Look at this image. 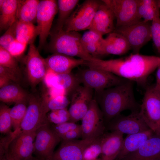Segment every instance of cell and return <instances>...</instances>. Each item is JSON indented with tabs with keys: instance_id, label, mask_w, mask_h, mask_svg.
I'll return each mask as SVG.
<instances>
[{
	"instance_id": "obj_24",
	"label": "cell",
	"mask_w": 160,
	"mask_h": 160,
	"mask_svg": "<svg viewBox=\"0 0 160 160\" xmlns=\"http://www.w3.org/2000/svg\"><path fill=\"white\" fill-rule=\"evenodd\" d=\"M18 2L17 0H4L0 7L1 31L7 30L17 20Z\"/></svg>"
},
{
	"instance_id": "obj_52",
	"label": "cell",
	"mask_w": 160,
	"mask_h": 160,
	"mask_svg": "<svg viewBox=\"0 0 160 160\" xmlns=\"http://www.w3.org/2000/svg\"><path fill=\"white\" fill-rule=\"evenodd\" d=\"M94 160H101V159H95Z\"/></svg>"
},
{
	"instance_id": "obj_51",
	"label": "cell",
	"mask_w": 160,
	"mask_h": 160,
	"mask_svg": "<svg viewBox=\"0 0 160 160\" xmlns=\"http://www.w3.org/2000/svg\"><path fill=\"white\" fill-rule=\"evenodd\" d=\"M158 5L160 9V0H157Z\"/></svg>"
},
{
	"instance_id": "obj_30",
	"label": "cell",
	"mask_w": 160,
	"mask_h": 160,
	"mask_svg": "<svg viewBox=\"0 0 160 160\" xmlns=\"http://www.w3.org/2000/svg\"><path fill=\"white\" fill-rule=\"evenodd\" d=\"M41 100L42 105L46 114L52 111L66 108L70 103L66 95L55 97H44Z\"/></svg>"
},
{
	"instance_id": "obj_9",
	"label": "cell",
	"mask_w": 160,
	"mask_h": 160,
	"mask_svg": "<svg viewBox=\"0 0 160 160\" xmlns=\"http://www.w3.org/2000/svg\"><path fill=\"white\" fill-rule=\"evenodd\" d=\"M103 119L102 112L96 100L92 99L81 120L82 139L97 138L103 135L105 128Z\"/></svg>"
},
{
	"instance_id": "obj_46",
	"label": "cell",
	"mask_w": 160,
	"mask_h": 160,
	"mask_svg": "<svg viewBox=\"0 0 160 160\" xmlns=\"http://www.w3.org/2000/svg\"><path fill=\"white\" fill-rule=\"evenodd\" d=\"M49 97H55L58 96L66 95L67 94L64 90L56 87H53L49 89Z\"/></svg>"
},
{
	"instance_id": "obj_53",
	"label": "cell",
	"mask_w": 160,
	"mask_h": 160,
	"mask_svg": "<svg viewBox=\"0 0 160 160\" xmlns=\"http://www.w3.org/2000/svg\"><path fill=\"white\" fill-rule=\"evenodd\" d=\"M160 160V159H156V160Z\"/></svg>"
},
{
	"instance_id": "obj_19",
	"label": "cell",
	"mask_w": 160,
	"mask_h": 160,
	"mask_svg": "<svg viewBox=\"0 0 160 160\" xmlns=\"http://www.w3.org/2000/svg\"><path fill=\"white\" fill-rule=\"evenodd\" d=\"M115 19L111 9L102 1L88 30L93 31L103 36L109 34L115 29L114 23Z\"/></svg>"
},
{
	"instance_id": "obj_31",
	"label": "cell",
	"mask_w": 160,
	"mask_h": 160,
	"mask_svg": "<svg viewBox=\"0 0 160 160\" xmlns=\"http://www.w3.org/2000/svg\"><path fill=\"white\" fill-rule=\"evenodd\" d=\"M26 104V103L24 102L16 103L10 109L9 112L12 121V127L14 130H21L20 124L27 109V107Z\"/></svg>"
},
{
	"instance_id": "obj_13",
	"label": "cell",
	"mask_w": 160,
	"mask_h": 160,
	"mask_svg": "<svg viewBox=\"0 0 160 160\" xmlns=\"http://www.w3.org/2000/svg\"><path fill=\"white\" fill-rule=\"evenodd\" d=\"M33 44L30 45L24 62L28 80L33 87L43 81L48 69L45 59Z\"/></svg>"
},
{
	"instance_id": "obj_7",
	"label": "cell",
	"mask_w": 160,
	"mask_h": 160,
	"mask_svg": "<svg viewBox=\"0 0 160 160\" xmlns=\"http://www.w3.org/2000/svg\"><path fill=\"white\" fill-rule=\"evenodd\" d=\"M114 31L122 35L129 43L134 53L152 39L151 22L143 20L135 23L116 28Z\"/></svg>"
},
{
	"instance_id": "obj_38",
	"label": "cell",
	"mask_w": 160,
	"mask_h": 160,
	"mask_svg": "<svg viewBox=\"0 0 160 160\" xmlns=\"http://www.w3.org/2000/svg\"><path fill=\"white\" fill-rule=\"evenodd\" d=\"M80 125L76 123L68 121L56 124L52 128L54 132L60 137L69 131L79 127Z\"/></svg>"
},
{
	"instance_id": "obj_3",
	"label": "cell",
	"mask_w": 160,
	"mask_h": 160,
	"mask_svg": "<svg viewBox=\"0 0 160 160\" xmlns=\"http://www.w3.org/2000/svg\"><path fill=\"white\" fill-rule=\"evenodd\" d=\"M50 35L49 42L46 46L49 52L77 57L86 61L93 57L85 50L81 41V36L78 32L54 30Z\"/></svg>"
},
{
	"instance_id": "obj_1",
	"label": "cell",
	"mask_w": 160,
	"mask_h": 160,
	"mask_svg": "<svg viewBox=\"0 0 160 160\" xmlns=\"http://www.w3.org/2000/svg\"><path fill=\"white\" fill-rule=\"evenodd\" d=\"M85 65L108 71L146 88L148 76L160 65V57L133 53L108 60L93 57Z\"/></svg>"
},
{
	"instance_id": "obj_35",
	"label": "cell",
	"mask_w": 160,
	"mask_h": 160,
	"mask_svg": "<svg viewBox=\"0 0 160 160\" xmlns=\"http://www.w3.org/2000/svg\"><path fill=\"white\" fill-rule=\"evenodd\" d=\"M47 117L49 121L55 125L70 121V119L69 112L66 108L51 111Z\"/></svg>"
},
{
	"instance_id": "obj_23",
	"label": "cell",
	"mask_w": 160,
	"mask_h": 160,
	"mask_svg": "<svg viewBox=\"0 0 160 160\" xmlns=\"http://www.w3.org/2000/svg\"><path fill=\"white\" fill-rule=\"evenodd\" d=\"M154 134L150 129L139 133L128 135L124 139L121 149L116 159L120 160L137 150Z\"/></svg>"
},
{
	"instance_id": "obj_18",
	"label": "cell",
	"mask_w": 160,
	"mask_h": 160,
	"mask_svg": "<svg viewBox=\"0 0 160 160\" xmlns=\"http://www.w3.org/2000/svg\"><path fill=\"white\" fill-rule=\"evenodd\" d=\"M130 49V47L124 37L113 31L102 40L98 52V58L99 56L109 55H123Z\"/></svg>"
},
{
	"instance_id": "obj_45",
	"label": "cell",
	"mask_w": 160,
	"mask_h": 160,
	"mask_svg": "<svg viewBox=\"0 0 160 160\" xmlns=\"http://www.w3.org/2000/svg\"><path fill=\"white\" fill-rule=\"evenodd\" d=\"M57 74L53 71L48 69L43 81L44 84L48 89L53 87Z\"/></svg>"
},
{
	"instance_id": "obj_50",
	"label": "cell",
	"mask_w": 160,
	"mask_h": 160,
	"mask_svg": "<svg viewBox=\"0 0 160 160\" xmlns=\"http://www.w3.org/2000/svg\"><path fill=\"white\" fill-rule=\"evenodd\" d=\"M27 160H44L40 158H39L36 157H33L32 156L31 158Z\"/></svg>"
},
{
	"instance_id": "obj_37",
	"label": "cell",
	"mask_w": 160,
	"mask_h": 160,
	"mask_svg": "<svg viewBox=\"0 0 160 160\" xmlns=\"http://www.w3.org/2000/svg\"><path fill=\"white\" fill-rule=\"evenodd\" d=\"M160 16L156 17L151 21L152 39L160 55Z\"/></svg>"
},
{
	"instance_id": "obj_32",
	"label": "cell",
	"mask_w": 160,
	"mask_h": 160,
	"mask_svg": "<svg viewBox=\"0 0 160 160\" xmlns=\"http://www.w3.org/2000/svg\"><path fill=\"white\" fill-rule=\"evenodd\" d=\"M103 135L95 139L85 148L83 152V160H94L101 155Z\"/></svg>"
},
{
	"instance_id": "obj_11",
	"label": "cell",
	"mask_w": 160,
	"mask_h": 160,
	"mask_svg": "<svg viewBox=\"0 0 160 160\" xmlns=\"http://www.w3.org/2000/svg\"><path fill=\"white\" fill-rule=\"evenodd\" d=\"M61 139L49 124L42 126L36 131L34 153L36 157L44 160H52L56 146Z\"/></svg>"
},
{
	"instance_id": "obj_27",
	"label": "cell",
	"mask_w": 160,
	"mask_h": 160,
	"mask_svg": "<svg viewBox=\"0 0 160 160\" xmlns=\"http://www.w3.org/2000/svg\"><path fill=\"white\" fill-rule=\"evenodd\" d=\"M39 32L36 25L31 23L18 21L16 29V39L26 44H33Z\"/></svg>"
},
{
	"instance_id": "obj_48",
	"label": "cell",
	"mask_w": 160,
	"mask_h": 160,
	"mask_svg": "<svg viewBox=\"0 0 160 160\" xmlns=\"http://www.w3.org/2000/svg\"><path fill=\"white\" fill-rule=\"evenodd\" d=\"M0 160H18L11 154L8 150L3 156L0 157Z\"/></svg>"
},
{
	"instance_id": "obj_42",
	"label": "cell",
	"mask_w": 160,
	"mask_h": 160,
	"mask_svg": "<svg viewBox=\"0 0 160 160\" xmlns=\"http://www.w3.org/2000/svg\"><path fill=\"white\" fill-rule=\"evenodd\" d=\"M20 73L12 69L0 66V76L17 83L20 82Z\"/></svg>"
},
{
	"instance_id": "obj_12",
	"label": "cell",
	"mask_w": 160,
	"mask_h": 160,
	"mask_svg": "<svg viewBox=\"0 0 160 160\" xmlns=\"http://www.w3.org/2000/svg\"><path fill=\"white\" fill-rule=\"evenodd\" d=\"M28 105L20 129L24 132H34L40 127L49 124V121L44 111L41 99L33 95H29Z\"/></svg>"
},
{
	"instance_id": "obj_34",
	"label": "cell",
	"mask_w": 160,
	"mask_h": 160,
	"mask_svg": "<svg viewBox=\"0 0 160 160\" xmlns=\"http://www.w3.org/2000/svg\"><path fill=\"white\" fill-rule=\"evenodd\" d=\"M10 109L5 104L0 106V132L1 133L9 134L12 127V122L10 114Z\"/></svg>"
},
{
	"instance_id": "obj_44",
	"label": "cell",
	"mask_w": 160,
	"mask_h": 160,
	"mask_svg": "<svg viewBox=\"0 0 160 160\" xmlns=\"http://www.w3.org/2000/svg\"><path fill=\"white\" fill-rule=\"evenodd\" d=\"M152 1L153 0H140L137 10V16L139 20H142L146 11Z\"/></svg>"
},
{
	"instance_id": "obj_17",
	"label": "cell",
	"mask_w": 160,
	"mask_h": 160,
	"mask_svg": "<svg viewBox=\"0 0 160 160\" xmlns=\"http://www.w3.org/2000/svg\"><path fill=\"white\" fill-rule=\"evenodd\" d=\"M96 138L63 140L59 148L54 152L52 160H83L85 149Z\"/></svg>"
},
{
	"instance_id": "obj_20",
	"label": "cell",
	"mask_w": 160,
	"mask_h": 160,
	"mask_svg": "<svg viewBox=\"0 0 160 160\" xmlns=\"http://www.w3.org/2000/svg\"><path fill=\"white\" fill-rule=\"evenodd\" d=\"M160 159V135L154 133L136 151L120 160H154Z\"/></svg>"
},
{
	"instance_id": "obj_29",
	"label": "cell",
	"mask_w": 160,
	"mask_h": 160,
	"mask_svg": "<svg viewBox=\"0 0 160 160\" xmlns=\"http://www.w3.org/2000/svg\"><path fill=\"white\" fill-rule=\"evenodd\" d=\"M80 84L75 74L71 73L59 74H57L53 87L63 89L68 94L72 93Z\"/></svg>"
},
{
	"instance_id": "obj_8",
	"label": "cell",
	"mask_w": 160,
	"mask_h": 160,
	"mask_svg": "<svg viewBox=\"0 0 160 160\" xmlns=\"http://www.w3.org/2000/svg\"><path fill=\"white\" fill-rule=\"evenodd\" d=\"M58 12L57 1H40L37 14V27L39 37L38 49L45 45L47 39L51 33V28L54 17Z\"/></svg>"
},
{
	"instance_id": "obj_5",
	"label": "cell",
	"mask_w": 160,
	"mask_h": 160,
	"mask_svg": "<svg viewBox=\"0 0 160 160\" xmlns=\"http://www.w3.org/2000/svg\"><path fill=\"white\" fill-rule=\"evenodd\" d=\"M145 88L139 112L149 128L154 133L160 135V96L153 85Z\"/></svg>"
},
{
	"instance_id": "obj_16",
	"label": "cell",
	"mask_w": 160,
	"mask_h": 160,
	"mask_svg": "<svg viewBox=\"0 0 160 160\" xmlns=\"http://www.w3.org/2000/svg\"><path fill=\"white\" fill-rule=\"evenodd\" d=\"M36 131H21L10 143L8 151L18 160H27L31 158L34 152V140Z\"/></svg>"
},
{
	"instance_id": "obj_49",
	"label": "cell",
	"mask_w": 160,
	"mask_h": 160,
	"mask_svg": "<svg viewBox=\"0 0 160 160\" xmlns=\"http://www.w3.org/2000/svg\"><path fill=\"white\" fill-rule=\"evenodd\" d=\"M11 81L9 80L6 77L0 76V88L9 84Z\"/></svg>"
},
{
	"instance_id": "obj_26",
	"label": "cell",
	"mask_w": 160,
	"mask_h": 160,
	"mask_svg": "<svg viewBox=\"0 0 160 160\" xmlns=\"http://www.w3.org/2000/svg\"><path fill=\"white\" fill-rule=\"evenodd\" d=\"M40 1L19 0L17 17V20L33 23L36 21L37 10Z\"/></svg>"
},
{
	"instance_id": "obj_39",
	"label": "cell",
	"mask_w": 160,
	"mask_h": 160,
	"mask_svg": "<svg viewBox=\"0 0 160 160\" xmlns=\"http://www.w3.org/2000/svg\"><path fill=\"white\" fill-rule=\"evenodd\" d=\"M160 15V8L157 0H153L151 3L148 7L142 19L145 22H151L156 17Z\"/></svg>"
},
{
	"instance_id": "obj_28",
	"label": "cell",
	"mask_w": 160,
	"mask_h": 160,
	"mask_svg": "<svg viewBox=\"0 0 160 160\" xmlns=\"http://www.w3.org/2000/svg\"><path fill=\"white\" fill-rule=\"evenodd\" d=\"M79 2V0L57 1L58 17L54 30L60 31L63 30L66 21L73 12Z\"/></svg>"
},
{
	"instance_id": "obj_21",
	"label": "cell",
	"mask_w": 160,
	"mask_h": 160,
	"mask_svg": "<svg viewBox=\"0 0 160 160\" xmlns=\"http://www.w3.org/2000/svg\"><path fill=\"white\" fill-rule=\"evenodd\" d=\"M45 60L48 69L57 74L71 73L74 68L85 65L86 62L81 59L57 53L53 54Z\"/></svg>"
},
{
	"instance_id": "obj_2",
	"label": "cell",
	"mask_w": 160,
	"mask_h": 160,
	"mask_svg": "<svg viewBox=\"0 0 160 160\" xmlns=\"http://www.w3.org/2000/svg\"><path fill=\"white\" fill-rule=\"evenodd\" d=\"M133 83L126 80L118 85L95 92V99L107 121L112 120L125 110H140V105L134 96Z\"/></svg>"
},
{
	"instance_id": "obj_33",
	"label": "cell",
	"mask_w": 160,
	"mask_h": 160,
	"mask_svg": "<svg viewBox=\"0 0 160 160\" xmlns=\"http://www.w3.org/2000/svg\"><path fill=\"white\" fill-rule=\"evenodd\" d=\"M0 66L12 69L20 73L17 60L7 50L0 46Z\"/></svg>"
},
{
	"instance_id": "obj_40",
	"label": "cell",
	"mask_w": 160,
	"mask_h": 160,
	"mask_svg": "<svg viewBox=\"0 0 160 160\" xmlns=\"http://www.w3.org/2000/svg\"><path fill=\"white\" fill-rule=\"evenodd\" d=\"M103 36L92 30H89L81 36L83 44L100 43L103 39Z\"/></svg>"
},
{
	"instance_id": "obj_14",
	"label": "cell",
	"mask_w": 160,
	"mask_h": 160,
	"mask_svg": "<svg viewBox=\"0 0 160 160\" xmlns=\"http://www.w3.org/2000/svg\"><path fill=\"white\" fill-rule=\"evenodd\" d=\"M111 120L108 128L112 132L129 135L150 129L141 116L139 110L132 111L127 116L119 115Z\"/></svg>"
},
{
	"instance_id": "obj_47",
	"label": "cell",
	"mask_w": 160,
	"mask_h": 160,
	"mask_svg": "<svg viewBox=\"0 0 160 160\" xmlns=\"http://www.w3.org/2000/svg\"><path fill=\"white\" fill-rule=\"evenodd\" d=\"M153 86L155 91L160 96V65L157 69L156 82Z\"/></svg>"
},
{
	"instance_id": "obj_10",
	"label": "cell",
	"mask_w": 160,
	"mask_h": 160,
	"mask_svg": "<svg viewBox=\"0 0 160 160\" xmlns=\"http://www.w3.org/2000/svg\"><path fill=\"white\" fill-rule=\"evenodd\" d=\"M101 1L113 12L116 20L115 28L130 25L141 21L138 20L137 16V10L140 0Z\"/></svg>"
},
{
	"instance_id": "obj_36",
	"label": "cell",
	"mask_w": 160,
	"mask_h": 160,
	"mask_svg": "<svg viewBox=\"0 0 160 160\" xmlns=\"http://www.w3.org/2000/svg\"><path fill=\"white\" fill-rule=\"evenodd\" d=\"M17 20L0 38V46L8 50L11 44L16 39V29Z\"/></svg>"
},
{
	"instance_id": "obj_43",
	"label": "cell",
	"mask_w": 160,
	"mask_h": 160,
	"mask_svg": "<svg viewBox=\"0 0 160 160\" xmlns=\"http://www.w3.org/2000/svg\"><path fill=\"white\" fill-rule=\"evenodd\" d=\"M82 136V132L80 127L71 130L62 135L60 138L63 140H76Z\"/></svg>"
},
{
	"instance_id": "obj_22",
	"label": "cell",
	"mask_w": 160,
	"mask_h": 160,
	"mask_svg": "<svg viewBox=\"0 0 160 160\" xmlns=\"http://www.w3.org/2000/svg\"><path fill=\"white\" fill-rule=\"evenodd\" d=\"M123 135L114 131L103 135L101 160H114L117 158L122 147Z\"/></svg>"
},
{
	"instance_id": "obj_41",
	"label": "cell",
	"mask_w": 160,
	"mask_h": 160,
	"mask_svg": "<svg viewBox=\"0 0 160 160\" xmlns=\"http://www.w3.org/2000/svg\"><path fill=\"white\" fill-rule=\"evenodd\" d=\"M27 45L16 39L11 44L8 51L17 60L23 55Z\"/></svg>"
},
{
	"instance_id": "obj_15",
	"label": "cell",
	"mask_w": 160,
	"mask_h": 160,
	"mask_svg": "<svg viewBox=\"0 0 160 160\" xmlns=\"http://www.w3.org/2000/svg\"><path fill=\"white\" fill-rule=\"evenodd\" d=\"M70 106L68 110L70 121L81 120L87 112L92 100L93 89L84 85L78 86L72 92Z\"/></svg>"
},
{
	"instance_id": "obj_6",
	"label": "cell",
	"mask_w": 160,
	"mask_h": 160,
	"mask_svg": "<svg viewBox=\"0 0 160 160\" xmlns=\"http://www.w3.org/2000/svg\"><path fill=\"white\" fill-rule=\"evenodd\" d=\"M101 1H84L73 12L66 21L63 30L67 31L77 32L88 30Z\"/></svg>"
},
{
	"instance_id": "obj_4",
	"label": "cell",
	"mask_w": 160,
	"mask_h": 160,
	"mask_svg": "<svg viewBox=\"0 0 160 160\" xmlns=\"http://www.w3.org/2000/svg\"><path fill=\"white\" fill-rule=\"evenodd\" d=\"M80 84L97 92L118 85L126 79L108 71L89 68L76 74Z\"/></svg>"
},
{
	"instance_id": "obj_25",
	"label": "cell",
	"mask_w": 160,
	"mask_h": 160,
	"mask_svg": "<svg viewBox=\"0 0 160 160\" xmlns=\"http://www.w3.org/2000/svg\"><path fill=\"white\" fill-rule=\"evenodd\" d=\"M29 95L17 85L8 84L0 89V100L6 103H26Z\"/></svg>"
}]
</instances>
